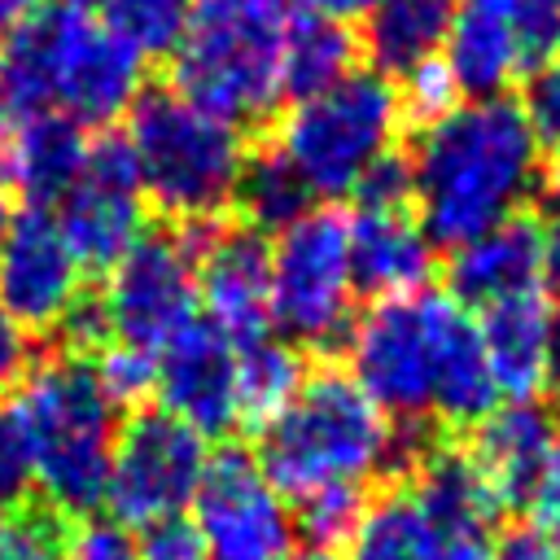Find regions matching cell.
Here are the masks:
<instances>
[{"instance_id": "9", "label": "cell", "mask_w": 560, "mask_h": 560, "mask_svg": "<svg viewBox=\"0 0 560 560\" xmlns=\"http://www.w3.org/2000/svg\"><path fill=\"white\" fill-rule=\"evenodd\" d=\"M350 311V223L341 210H306L271 245V328L298 350H332Z\"/></svg>"}, {"instance_id": "48", "label": "cell", "mask_w": 560, "mask_h": 560, "mask_svg": "<svg viewBox=\"0 0 560 560\" xmlns=\"http://www.w3.org/2000/svg\"><path fill=\"white\" fill-rule=\"evenodd\" d=\"M66 9H79V13H88V9H96V4H105V0H61Z\"/></svg>"}, {"instance_id": "16", "label": "cell", "mask_w": 560, "mask_h": 560, "mask_svg": "<svg viewBox=\"0 0 560 560\" xmlns=\"http://www.w3.org/2000/svg\"><path fill=\"white\" fill-rule=\"evenodd\" d=\"M83 298V267L70 254L57 219L39 206L13 214L0 245V306L22 332H61Z\"/></svg>"}, {"instance_id": "25", "label": "cell", "mask_w": 560, "mask_h": 560, "mask_svg": "<svg viewBox=\"0 0 560 560\" xmlns=\"http://www.w3.org/2000/svg\"><path fill=\"white\" fill-rule=\"evenodd\" d=\"M359 35L346 22L319 13H293L289 44H284V96L302 101L332 88L341 74L354 70Z\"/></svg>"}, {"instance_id": "3", "label": "cell", "mask_w": 560, "mask_h": 560, "mask_svg": "<svg viewBox=\"0 0 560 560\" xmlns=\"http://www.w3.org/2000/svg\"><path fill=\"white\" fill-rule=\"evenodd\" d=\"M420 451L424 442L394 429L350 372L319 363L293 398L258 424L254 464L284 503H302L324 490H363L389 468L407 472Z\"/></svg>"}, {"instance_id": "31", "label": "cell", "mask_w": 560, "mask_h": 560, "mask_svg": "<svg viewBox=\"0 0 560 560\" xmlns=\"http://www.w3.org/2000/svg\"><path fill=\"white\" fill-rule=\"evenodd\" d=\"M398 105H402V118H411L416 127H433L438 118L455 114L464 105V92L455 83V74L446 70L442 57H429L420 61L416 70H407L398 83Z\"/></svg>"}, {"instance_id": "5", "label": "cell", "mask_w": 560, "mask_h": 560, "mask_svg": "<svg viewBox=\"0 0 560 560\" xmlns=\"http://www.w3.org/2000/svg\"><path fill=\"white\" fill-rule=\"evenodd\" d=\"M289 0H188L171 88L232 127H258L284 96Z\"/></svg>"}, {"instance_id": "36", "label": "cell", "mask_w": 560, "mask_h": 560, "mask_svg": "<svg viewBox=\"0 0 560 560\" xmlns=\"http://www.w3.org/2000/svg\"><path fill=\"white\" fill-rule=\"evenodd\" d=\"M521 508L529 512V529L542 534L560 551V438L542 455V464H538V472H534Z\"/></svg>"}, {"instance_id": "19", "label": "cell", "mask_w": 560, "mask_h": 560, "mask_svg": "<svg viewBox=\"0 0 560 560\" xmlns=\"http://www.w3.org/2000/svg\"><path fill=\"white\" fill-rule=\"evenodd\" d=\"M350 223V276L354 293L385 302V298H407L420 293L433 276L438 249L424 236L416 210H372L359 206L346 214Z\"/></svg>"}, {"instance_id": "30", "label": "cell", "mask_w": 560, "mask_h": 560, "mask_svg": "<svg viewBox=\"0 0 560 560\" xmlns=\"http://www.w3.org/2000/svg\"><path fill=\"white\" fill-rule=\"evenodd\" d=\"M363 490H324L311 494L302 503H293V525L298 534L311 542V551H337L341 542H350L359 516H363Z\"/></svg>"}, {"instance_id": "45", "label": "cell", "mask_w": 560, "mask_h": 560, "mask_svg": "<svg viewBox=\"0 0 560 560\" xmlns=\"http://www.w3.org/2000/svg\"><path fill=\"white\" fill-rule=\"evenodd\" d=\"M455 4H464V9H486V13H499V18H508L521 0H455Z\"/></svg>"}, {"instance_id": "22", "label": "cell", "mask_w": 560, "mask_h": 560, "mask_svg": "<svg viewBox=\"0 0 560 560\" xmlns=\"http://www.w3.org/2000/svg\"><path fill=\"white\" fill-rule=\"evenodd\" d=\"M556 438L560 433L538 402H503L472 424V442L464 446V455L472 459L499 508H521Z\"/></svg>"}, {"instance_id": "39", "label": "cell", "mask_w": 560, "mask_h": 560, "mask_svg": "<svg viewBox=\"0 0 560 560\" xmlns=\"http://www.w3.org/2000/svg\"><path fill=\"white\" fill-rule=\"evenodd\" d=\"M31 368V341L22 332V324L0 306V389L18 385Z\"/></svg>"}, {"instance_id": "49", "label": "cell", "mask_w": 560, "mask_h": 560, "mask_svg": "<svg viewBox=\"0 0 560 560\" xmlns=\"http://www.w3.org/2000/svg\"><path fill=\"white\" fill-rule=\"evenodd\" d=\"M298 560H337V551H306V556H298Z\"/></svg>"}, {"instance_id": "10", "label": "cell", "mask_w": 560, "mask_h": 560, "mask_svg": "<svg viewBox=\"0 0 560 560\" xmlns=\"http://www.w3.org/2000/svg\"><path fill=\"white\" fill-rule=\"evenodd\" d=\"M197 306V249L184 223L144 232L114 267L101 293L105 328L118 346L158 354Z\"/></svg>"}, {"instance_id": "24", "label": "cell", "mask_w": 560, "mask_h": 560, "mask_svg": "<svg viewBox=\"0 0 560 560\" xmlns=\"http://www.w3.org/2000/svg\"><path fill=\"white\" fill-rule=\"evenodd\" d=\"M438 57L455 74L459 92L472 96V101L503 96L525 74V57L516 48L512 26L499 13H486V9H459Z\"/></svg>"}, {"instance_id": "21", "label": "cell", "mask_w": 560, "mask_h": 560, "mask_svg": "<svg viewBox=\"0 0 560 560\" xmlns=\"http://www.w3.org/2000/svg\"><path fill=\"white\" fill-rule=\"evenodd\" d=\"M451 298L468 311L503 302L525 289H542V223L525 210L499 228L451 249Z\"/></svg>"}, {"instance_id": "23", "label": "cell", "mask_w": 560, "mask_h": 560, "mask_svg": "<svg viewBox=\"0 0 560 560\" xmlns=\"http://www.w3.org/2000/svg\"><path fill=\"white\" fill-rule=\"evenodd\" d=\"M455 0H381L359 31V52L385 79H402L420 61L438 57L455 22Z\"/></svg>"}, {"instance_id": "15", "label": "cell", "mask_w": 560, "mask_h": 560, "mask_svg": "<svg viewBox=\"0 0 560 560\" xmlns=\"http://www.w3.org/2000/svg\"><path fill=\"white\" fill-rule=\"evenodd\" d=\"M197 249V298L206 319L236 346L271 332V245L249 223H184Z\"/></svg>"}, {"instance_id": "32", "label": "cell", "mask_w": 560, "mask_h": 560, "mask_svg": "<svg viewBox=\"0 0 560 560\" xmlns=\"http://www.w3.org/2000/svg\"><path fill=\"white\" fill-rule=\"evenodd\" d=\"M35 481V468H31V446H26V433L13 416V407L4 402L0 407V525L26 503V490Z\"/></svg>"}, {"instance_id": "13", "label": "cell", "mask_w": 560, "mask_h": 560, "mask_svg": "<svg viewBox=\"0 0 560 560\" xmlns=\"http://www.w3.org/2000/svg\"><path fill=\"white\" fill-rule=\"evenodd\" d=\"M192 508L210 560H293V508L271 490L249 451H219L206 464Z\"/></svg>"}, {"instance_id": "42", "label": "cell", "mask_w": 560, "mask_h": 560, "mask_svg": "<svg viewBox=\"0 0 560 560\" xmlns=\"http://www.w3.org/2000/svg\"><path fill=\"white\" fill-rule=\"evenodd\" d=\"M542 284L560 289V214L542 228Z\"/></svg>"}, {"instance_id": "47", "label": "cell", "mask_w": 560, "mask_h": 560, "mask_svg": "<svg viewBox=\"0 0 560 560\" xmlns=\"http://www.w3.org/2000/svg\"><path fill=\"white\" fill-rule=\"evenodd\" d=\"M9 223H13V206H9V192H4V184H0V245H4Z\"/></svg>"}, {"instance_id": "1", "label": "cell", "mask_w": 560, "mask_h": 560, "mask_svg": "<svg viewBox=\"0 0 560 560\" xmlns=\"http://www.w3.org/2000/svg\"><path fill=\"white\" fill-rule=\"evenodd\" d=\"M350 376L389 420H442L472 429L499 407L477 315L451 293L385 298L346 332Z\"/></svg>"}, {"instance_id": "8", "label": "cell", "mask_w": 560, "mask_h": 560, "mask_svg": "<svg viewBox=\"0 0 560 560\" xmlns=\"http://www.w3.org/2000/svg\"><path fill=\"white\" fill-rule=\"evenodd\" d=\"M402 131V105L394 79L376 70H350L332 88L293 101L280 122L276 149L306 184L311 201L354 197L359 179L394 153Z\"/></svg>"}, {"instance_id": "33", "label": "cell", "mask_w": 560, "mask_h": 560, "mask_svg": "<svg viewBox=\"0 0 560 560\" xmlns=\"http://www.w3.org/2000/svg\"><path fill=\"white\" fill-rule=\"evenodd\" d=\"M521 114H525L529 131L538 136V144L542 140L560 144V57L529 70L525 96H521Z\"/></svg>"}, {"instance_id": "11", "label": "cell", "mask_w": 560, "mask_h": 560, "mask_svg": "<svg viewBox=\"0 0 560 560\" xmlns=\"http://www.w3.org/2000/svg\"><path fill=\"white\" fill-rule=\"evenodd\" d=\"M206 438L192 424H184L166 407H144L127 424H118L105 503L127 529L184 516L206 477Z\"/></svg>"}, {"instance_id": "44", "label": "cell", "mask_w": 560, "mask_h": 560, "mask_svg": "<svg viewBox=\"0 0 560 560\" xmlns=\"http://www.w3.org/2000/svg\"><path fill=\"white\" fill-rule=\"evenodd\" d=\"M538 184H542V192H547L551 210L560 214V144H551V158L538 166Z\"/></svg>"}, {"instance_id": "38", "label": "cell", "mask_w": 560, "mask_h": 560, "mask_svg": "<svg viewBox=\"0 0 560 560\" xmlns=\"http://www.w3.org/2000/svg\"><path fill=\"white\" fill-rule=\"evenodd\" d=\"M66 560H136V538L118 521L83 516V525L66 542Z\"/></svg>"}, {"instance_id": "7", "label": "cell", "mask_w": 560, "mask_h": 560, "mask_svg": "<svg viewBox=\"0 0 560 560\" xmlns=\"http://www.w3.org/2000/svg\"><path fill=\"white\" fill-rule=\"evenodd\" d=\"M127 149L144 201L171 223H210L236 197L241 166L249 158L241 127L184 101L175 88H149L127 109Z\"/></svg>"}, {"instance_id": "29", "label": "cell", "mask_w": 560, "mask_h": 560, "mask_svg": "<svg viewBox=\"0 0 560 560\" xmlns=\"http://www.w3.org/2000/svg\"><path fill=\"white\" fill-rule=\"evenodd\" d=\"M70 516H61L57 508L39 503H22L4 525H0V560H66V542H70Z\"/></svg>"}, {"instance_id": "41", "label": "cell", "mask_w": 560, "mask_h": 560, "mask_svg": "<svg viewBox=\"0 0 560 560\" xmlns=\"http://www.w3.org/2000/svg\"><path fill=\"white\" fill-rule=\"evenodd\" d=\"M306 13H319V18H332V22H350V18H368L381 0H298Z\"/></svg>"}, {"instance_id": "2", "label": "cell", "mask_w": 560, "mask_h": 560, "mask_svg": "<svg viewBox=\"0 0 560 560\" xmlns=\"http://www.w3.org/2000/svg\"><path fill=\"white\" fill-rule=\"evenodd\" d=\"M411 162V210L433 249H459L472 236L521 214L538 184V136L521 101H468L420 127Z\"/></svg>"}, {"instance_id": "46", "label": "cell", "mask_w": 560, "mask_h": 560, "mask_svg": "<svg viewBox=\"0 0 560 560\" xmlns=\"http://www.w3.org/2000/svg\"><path fill=\"white\" fill-rule=\"evenodd\" d=\"M551 381H560V306L551 311Z\"/></svg>"}, {"instance_id": "37", "label": "cell", "mask_w": 560, "mask_h": 560, "mask_svg": "<svg viewBox=\"0 0 560 560\" xmlns=\"http://www.w3.org/2000/svg\"><path fill=\"white\" fill-rule=\"evenodd\" d=\"M354 201L359 206H372V210H411V162L407 153H385L354 188Z\"/></svg>"}, {"instance_id": "20", "label": "cell", "mask_w": 560, "mask_h": 560, "mask_svg": "<svg viewBox=\"0 0 560 560\" xmlns=\"http://www.w3.org/2000/svg\"><path fill=\"white\" fill-rule=\"evenodd\" d=\"M88 158V127L61 109L31 118H0V184L18 188L31 206L48 210L74 184Z\"/></svg>"}, {"instance_id": "18", "label": "cell", "mask_w": 560, "mask_h": 560, "mask_svg": "<svg viewBox=\"0 0 560 560\" xmlns=\"http://www.w3.org/2000/svg\"><path fill=\"white\" fill-rule=\"evenodd\" d=\"M551 293L525 289L477 311L486 363L503 402H538L551 389Z\"/></svg>"}, {"instance_id": "27", "label": "cell", "mask_w": 560, "mask_h": 560, "mask_svg": "<svg viewBox=\"0 0 560 560\" xmlns=\"http://www.w3.org/2000/svg\"><path fill=\"white\" fill-rule=\"evenodd\" d=\"M306 363L302 350L293 341H284L280 332H262L254 341L236 346V385H241V420H271L293 389L302 385Z\"/></svg>"}, {"instance_id": "6", "label": "cell", "mask_w": 560, "mask_h": 560, "mask_svg": "<svg viewBox=\"0 0 560 560\" xmlns=\"http://www.w3.org/2000/svg\"><path fill=\"white\" fill-rule=\"evenodd\" d=\"M503 508L455 446H433L407 472L363 503L350 534V560H490V525Z\"/></svg>"}, {"instance_id": "26", "label": "cell", "mask_w": 560, "mask_h": 560, "mask_svg": "<svg viewBox=\"0 0 560 560\" xmlns=\"http://www.w3.org/2000/svg\"><path fill=\"white\" fill-rule=\"evenodd\" d=\"M241 223H249L254 232H284L293 219H302L311 210V192L298 179V171L284 162V153L276 144H262L245 158L241 179H236V197H232Z\"/></svg>"}, {"instance_id": "17", "label": "cell", "mask_w": 560, "mask_h": 560, "mask_svg": "<svg viewBox=\"0 0 560 560\" xmlns=\"http://www.w3.org/2000/svg\"><path fill=\"white\" fill-rule=\"evenodd\" d=\"M153 385L162 407L206 433H228L241 424V385H236V341L206 315L188 319L153 359Z\"/></svg>"}, {"instance_id": "12", "label": "cell", "mask_w": 560, "mask_h": 560, "mask_svg": "<svg viewBox=\"0 0 560 560\" xmlns=\"http://www.w3.org/2000/svg\"><path fill=\"white\" fill-rule=\"evenodd\" d=\"M48 35V83L52 109L79 127H109L144 92V57L122 44L105 22L79 9H39Z\"/></svg>"}, {"instance_id": "40", "label": "cell", "mask_w": 560, "mask_h": 560, "mask_svg": "<svg viewBox=\"0 0 560 560\" xmlns=\"http://www.w3.org/2000/svg\"><path fill=\"white\" fill-rule=\"evenodd\" d=\"M490 560H560V551L529 525H516L490 547Z\"/></svg>"}, {"instance_id": "34", "label": "cell", "mask_w": 560, "mask_h": 560, "mask_svg": "<svg viewBox=\"0 0 560 560\" xmlns=\"http://www.w3.org/2000/svg\"><path fill=\"white\" fill-rule=\"evenodd\" d=\"M92 363H96V372H101V381H105V389H109V398L118 407L140 402L153 389V354L127 350V346H109V350H101V359L92 354Z\"/></svg>"}, {"instance_id": "28", "label": "cell", "mask_w": 560, "mask_h": 560, "mask_svg": "<svg viewBox=\"0 0 560 560\" xmlns=\"http://www.w3.org/2000/svg\"><path fill=\"white\" fill-rule=\"evenodd\" d=\"M101 13V22L149 61L175 52L188 22V0H105Z\"/></svg>"}, {"instance_id": "35", "label": "cell", "mask_w": 560, "mask_h": 560, "mask_svg": "<svg viewBox=\"0 0 560 560\" xmlns=\"http://www.w3.org/2000/svg\"><path fill=\"white\" fill-rule=\"evenodd\" d=\"M136 560H210L201 529L188 516H166L153 525H140Z\"/></svg>"}, {"instance_id": "4", "label": "cell", "mask_w": 560, "mask_h": 560, "mask_svg": "<svg viewBox=\"0 0 560 560\" xmlns=\"http://www.w3.org/2000/svg\"><path fill=\"white\" fill-rule=\"evenodd\" d=\"M9 407L26 433L44 503L61 516H92L105 503L118 442V402L92 354L66 350L31 363Z\"/></svg>"}, {"instance_id": "14", "label": "cell", "mask_w": 560, "mask_h": 560, "mask_svg": "<svg viewBox=\"0 0 560 560\" xmlns=\"http://www.w3.org/2000/svg\"><path fill=\"white\" fill-rule=\"evenodd\" d=\"M57 228L83 271H109L144 236V188L122 136H101L57 201Z\"/></svg>"}, {"instance_id": "43", "label": "cell", "mask_w": 560, "mask_h": 560, "mask_svg": "<svg viewBox=\"0 0 560 560\" xmlns=\"http://www.w3.org/2000/svg\"><path fill=\"white\" fill-rule=\"evenodd\" d=\"M39 4H44V0H0V44H4L13 31H22V26L39 13Z\"/></svg>"}]
</instances>
